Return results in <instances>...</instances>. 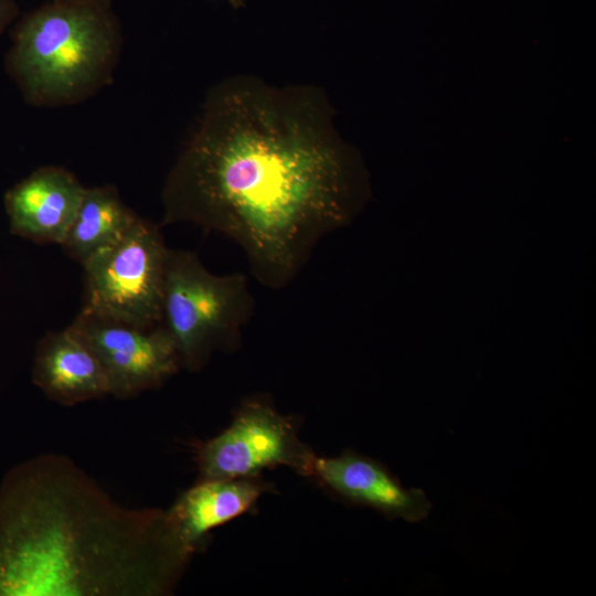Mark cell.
<instances>
[{
  "label": "cell",
  "instance_id": "1",
  "mask_svg": "<svg viewBox=\"0 0 596 596\" xmlns=\"http://www.w3.org/2000/svg\"><path fill=\"white\" fill-rule=\"evenodd\" d=\"M353 178L320 88L232 76L206 94L167 175L161 225L231 238L257 281L279 290L350 219Z\"/></svg>",
  "mask_w": 596,
  "mask_h": 596
},
{
  "label": "cell",
  "instance_id": "2",
  "mask_svg": "<svg viewBox=\"0 0 596 596\" xmlns=\"http://www.w3.org/2000/svg\"><path fill=\"white\" fill-rule=\"evenodd\" d=\"M166 510L119 504L60 454L0 485V596H164L192 554Z\"/></svg>",
  "mask_w": 596,
  "mask_h": 596
},
{
  "label": "cell",
  "instance_id": "3",
  "mask_svg": "<svg viewBox=\"0 0 596 596\" xmlns=\"http://www.w3.org/2000/svg\"><path fill=\"white\" fill-rule=\"evenodd\" d=\"M10 40L4 67L25 103L63 107L111 83L123 32L110 6L51 0L20 15Z\"/></svg>",
  "mask_w": 596,
  "mask_h": 596
},
{
  "label": "cell",
  "instance_id": "4",
  "mask_svg": "<svg viewBox=\"0 0 596 596\" xmlns=\"http://www.w3.org/2000/svg\"><path fill=\"white\" fill-rule=\"evenodd\" d=\"M254 311L246 275H214L195 253L168 248L161 324L174 340L181 368L196 372L214 351L235 350Z\"/></svg>",
  "mask_w": 596,
  "mask_h": 596
},
{
  "label": "cell",
  "instance_id": "5",
  "mask_svg": "<svg viewBox=\"0 0 596 596\" xmlns=\"http://www.w3.org/2000/svg\"><path fill=\"white\" fill-rule=\"evenodd\" d=\"M167 252L159 226L139 216L119 241L83 265L82 309L140 326L161 323Z\"/></svg>",
  "mask_w": 596,
  "mask_h": 596
},
{
  "label": "cell",
  "instance_id": "6",
  "mask_svg": "<svg viewBox=\"0 0 596 596\" xmlns=\"http://www.w3.org/2000/svg\"><path fill=\"white\" fill-rule=\"evenodd\" d=\"M316 458L289 416L252 400L238 408L225 430L200 446L198 480L254 478L279 466L312 477Z\"/></svg>",
  "mask_w": 596,
  "mask_h": 596
},
{
  "label": "cell",
  "instance_id": "7",
  "mask_svg": "<svg viewBox=\"0 0 596 596\" xmlns=\"http://www.w3.org/2000/svg\"><path fill=\"white\" fill-rule=\"evenodd\" d=\"M99 360L118 400L160 387L181 368L173 338L161 324L140 326L81 309L70 326Z\"/></svg>",
  "mask_w": 596,
  "mask_h": 596
},
{
  "label": "cell",
  "instance_id": "8",
  "mask_svg": "<svg viewBox=\"0 0 596 596\" xmlns=\"http://www.w3.org/2000/svg\"><path fill=\"white\" fill-rule=\"evenodd\" d=\"M312 477L352 505L371 508L389 520H425L432 502L419 488H406L382 462L347 450L336 457H317Z\"/></svg>",
  "mask_w": 596,
  "mask_h": 596
},
{
  "label": "cell",
  "instance_id": "9",
  "mask_svg": "<svg viewBox=\"0 0 596 596\" xmlns=\"http://www.w3.org/2000/svg\"><path fill=\"white\" fill-rule=\"evenodd\" d=\"M84 190L62 167L38 168L4 193L10 233L39 244L61 245Z\"/></svg>",
  "mask_w": 596,
  "mask_h": 596
},
{
  "label": "cell",
  "instance_id": "10",
  "mask_svg": "<svg viewBox=\"0 0 596 596\" xmlns=\"http://www.w3.org/2000/svg\"><path fill=\"white\" fill-rule=\"evenodd\" d=\"M32 382L63 406L109 396L108 379L99 360L70 327L47 332L39 341Z\"/></svg>",
  "mask_w": 596,
  "mask_h": 596
},
{
  "label": "cell",
  "instance_id": "11",
  "mask_svg": "<svg viewBox=\"0 0 596 596\" xmlns=\"http://www.w3.org/2000/svg\"><path fill=\"white\" fill-rule=\"evenodd\" d=\"M269 490L257 477L198 480L166 512L179 539L195 551L210 531L248 511Z\"/></svg>",
  "mask_w": 596,
  "mask_h": 596
},
{
  "label": "cell",
  "instance_id": "12",
  "mask_svg": "<svg viewBox=\"0 0 596 596\" xmlns=\"http://www.w3.org/2000/svg\"><path fill=\"white\" fill-rule=\"evenodd\" d=\"M138 217L123 202L114 185L85 188L61 246L83 266L119 241Z\"/></svg>",
  "mask_w": 596,
  "mask_h": 596
},
{
  "label": "cell",
  "instance_id": "13",
  "mask_svg": "<svg viewBox=\"0 0 596 596\" xmlns=\"http://www.w3.org/2000/svg\"><path fill=\"white\" fill-rule=\"evenodd\" d=\"M20 17V8L15 0H0V36L11 28Z\"/></svg>",
  "mask_w": 596,
  "mask_h": 596
},
{
  "label": "cell",
  "instance_id": "14",
  "mask_svg": "<svg viewBox=\"0 0 596 596\" xmlns=\"http://www.w3.org/2000/svg\"><path fill=\"white\" fill-rule=\"evenodd\" d=\"M226 1L233 9H240L244 7L247 2V0H224Z\"/></svg>",
  "mask_w": 596,
  "mask_h": 596
},
{
  "label": "cell",
  "instance_id": "15",
  "mask_svg": "<svg viewBox=\"0 0 596 596\" xmlns=\"http://www.w3.org/2000/svg\"><path fill=\"white\" fill-rule=\"evenodd\" d=\"M70 1H79V2H89L103 6H110L111 0H70Z\"/></svg>",
  "mask_w": 596,
  "mask_h": 596
}]
</instances>
